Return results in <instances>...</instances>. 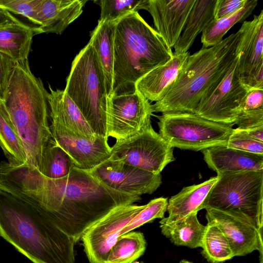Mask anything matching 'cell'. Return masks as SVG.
I'll return each mask as SVG.
<instances>
[{
    "label": "cell",
    "mask_w": 263,
    "mask_h": 263,
    "mask_svg": "<svg viewBox=\"0 0 263 263\" xmlns=\"http://www.w3.org/2000/svg\"><path fill=\"white\" fill-rule=\"evenodd\" d=\"M217 180V176L213 177L199 184L184 187L172 196L167 206L168 216L163 217L160 224L172 223L203 209L204 200Z\"/></svg>",
    "instance_id": "22"
},
{
    "label": "cell",
    "mask_w": 263,
    "mask_h": 263,
    "mask_svg": "<svg viewBox=\"0 0 263 263\" xmlns=\"http://www.w3.org/2000/svg\"><path fill=\"white\" fill-rule=\"evenodd\" d=\"M22 21L14 17L7 10L0 7V27L13 23H22Z\"/></svg>",
    "instance_id": "40"
},
{
    "label": "cell",
    "mask_w": 263,
    "mask_h": 263,
    "mask_svg": "<svg viewBox=\"0 0 263 263\" xmlns=\"http://www.w3.org/2000/svg\"><path fill=\"white\" fill-rule=\"evenodd\" d=\"M237 48L239 79L249 89H263V10L251 21H245L239 29Z\"/></svg>",
    "instance_id": "13"
},
{
    "label": "cell",
    "mask_w": 263,
    "mask_h": 263,
    "mask_svg": "<svg viewBox=\"0 0 263 263\" xmlns=\"http://www.w3.org/2000/svg\"><path fill=\"white\" fill-rule=\"evenodd\" d=\"M137 263H143V262H137Z\"/></svg>",
    "instance_id": "43"
},
{
    "label": "cell",
    "mask_w": 263,
    "mask_h": 263,
    "mask_svg": "<svg viewBox=\"0 0 263 263\" xmlns=\"http://www.w3.org/2000/svg\"><path fill=\"white\" fill-rule=\"evenodd\" d=\"M0 236L33 263H74V240L41 210L2 190Z\"/></svg>",
    "instance_id": "2"
},
{
    "label": "cell",
    "mask_w": 263,
    "mask_h": 263,
    "mask_svg": "<svg viewBox=\"0 0 263 263\" xmlns=\"http://www.w3.org/2000/svg\"><path fill=\"white\" fill-rule=\"evenodd\" d=\"M50 128L54 142L80 169L90 170L111 155V147L106 137L98 135L95 138H88L52 125Z\"/></svg>",
    "instance_id": "15"
},
{
    "label": "cell",
    "mask_w": 263,
    "mask_h": 263,
    "mask_svg": "<svg viewBox=\"0 0 263 263\" xmlns=\"http://www.w3.org/2000/svg\"><path fill=\"white\" fill-rule=\"evenodd\" d=\"M145 206L130 204L117 207L84 233L81 238L90 263H106L122 230Z\"/></svg>",
    "instance_id": "12"
},
{
    "label": "cell",
    "mask_w": 263,
    "mask_h": 263,
    "mask_svg": "<svg viewBox=\"0 0 263 263\" xmlns=\"http://www.w3.org/2000/svg\"><path fill=\"white\" fill-rule=\"evenodd\" d=\"M173 55L172 48L138 12L115 22L111 96L133 93L142 77Z\"/></svg>",
    "instance_id": "3"
},
{
    "label": "cell",
    "mask_w": 263,
    "mask_h": 263,
    "mask_svg": "<svg viewBox=\"0 0 263 263\" xmlns=\"http://www.w3.org/2000/svg\"><path fill=\"white\" fill-rule=\"evenodd\" d=\"M64 90L95 134L108 139L106 124L109 99L103 70L89 43L73 60Z\"/></svg>",
    "instance_id": "6"
},
{
    "label": "cell",
    "mask_w": 263,
    "mask_h": 263,
    "mask_svg": "<svg viewBox=\"0 0 263 263\" xmlns=\"http://www.w3.org/2000/svg\"><path fill=\"white\" fill-rule=\"evenodd\" d=\"M257 3V0H246L244 6L236 12L212 20L202 32V47L209 48L221 42L224 35L234 25L245 21L252 14Z\"/></svg>",
    "instance_id": "28"
},
{
    "label": "cell",
    "mask_w": 263,
    "mask_h": 263,
    "mask_svg": "<svg viewBox=\"0 0 263 263\" xmlns=\"http://www.w3.org/2000/svg\"><path fill=\"white\" fill-rule=\"evenodd\" d=\"M179 263H193V262H190L187 260H182L179 262Z\"/></svg>",
    "instance_id": "42"
},
{
    "label": "cell",
    "mask_w": 263,
    "mask_h": 263,
    "mask_svg": "<svg viewBox=\"0 0 263 263\" xmlns=\"http://www.w3.org/2000/svg\"><path fill=\"white\" fill-rule=\"evenodd\" d=\"M208 166L217 174L226 172L263 171V155L217 146L201 151Z\"/></svg>",
    "instance_id": "19"
},
{
    "label": "cell",
    "mask_w": 263,
    "mask_h": 263,
    "mask_svg": "<svg viewBox=\"0 0 263 263\" xmlns=\"http://www.w3.org/2000/svg\"><path fill=\"white\" fill-rule=\"evenodd\" d=\"M201 248L202 254L211 263H220L233 258L229 242L221 230L216 226H205Z\"/></svg>",
    "instance_id": "31"
},
{
    "label": "cell",
    "mask_w": 263,
    "mask_h": 263,
    "mask_svg": "<svg viewBox=\"0 0 263 263\" xmlns=\"http://www.w3.org/2000/svg\"><path fill=\"white\" fill-rule=\"evenodd\" d=\"M110 159L155 174L175 160L174 147L156 132L150 124L139 133L116 140L111 147Z\"/></svg>",
    "instance_id": "9"
},
{
    "label": "cell",
    "mask_w": 263,
    "mask_h": 263,
    "mask_svg": "<svg viewBox=\"0 0 263 263\" xmlns=\"http://www.w3.org/2000/svg\"><path fill=\"white\" fill-rule=\"evenodd\" d=\"M246 0H217L215 18L218 19L230 15L241 8Z\"/></svg>",
    "instance_id": "38"
},
{
    "label": "cell",
    "mask_w": 263,
    "mask_h": 263,
    "mask_svg": "<svg viewBox=\"0 0 263 263\" xmlns=\"http://www.w3.org/2000/svg\"><path fill=\"white\" fill-rule=\"evenodd\" d=\"M165 64L151 70L136 84V88L148 100L158 102L161 100L174 82L190 54L188 51L175 54Z\"/></svg>",
    "instance_id": "21"
},
{
    "label": "cell",
    "mask_w": 263,
    "mask_h": 263,
    "mask_svg": "<svg viewBox=\"0 0 263 263\" xmlns=\"http://www.w3.org/2000/svg\"><path fill=\"white\" fill-rule=\"evenodd\" d=\"M167 199L160 197L151 200L122 230L120 235L127 233L156 218L164 217L167 211Z\"/></svg>",
    "instance_id": "33"
},
{
    "label": "cell",
    "mask_w": 263,
    "mask_h": 263,
    "mask_svg": "<svg viewBox=\"0 0 263 263\" xmlns=\"http://www.w3.org/2000/svg\"><path fill=\"white\" fill-rule=\"evenodd\" d=\"M106 186L115 191L140 196L153 193L161 184V176L109 158L87 171Z\"/></svg>",
    "instance_id": "14"
},
{
    "label": "cell",
    "mask_w": 263,
    "mask_h": 263,
    "mask_svg": "<svg viewBox=\"0 0 263 263\" xmlns=\"http://www.w3.org/2000/svg\"><path fill=\"white\" fill-rule=\"evenodd\" d=\"M16 62L9 56L0 52V101L4 103L10 78Z\"/></svg>",
    "instance_id": "36"
},
{
    "label": "cell",
    "mask_w": 263,
    "mask_h": 263,
    "mask_svg": "<svg viewBox=\"0 0 263 263\" xmlns=\"http://www.w3.org/2000/svg\"><path fill=\"white\" fill-rule=\"evenodd\" d=\"M115 23L99 20L90 33L89 42L103 70L109 98L112 95L113 85Z\"/></svg>",
    "instance_id": "24"
},
{
    "label": "cell",
    "mask_w": 263,
    "mask_h": 263,
    "mask_svg": "<svg viewBox=\"0 0 263 263\" xmlns=\"http://www.w3.org/2000/svg\"><path fill=\"white\" fill-rule=\"evenodd\" d=\"M194 1L148 0L146 10L153 17L155 30L171 48L178 40Z\"/></svg>",
    "instance_id": "17"
},
{
    "label": "cell",
    "mask_w": 263,
    "mask_h": 263,
    "mask_svg": "<svg viewBox=\"0 0 263 263\" xmlns=\"http://www.w3.org/2000/svg\"><path fill=\"white\" fill-rule=\"evenodd\" d=\"M203 204L239 217L262 233L263 171L217 174Z\"/></svg>",
    "instance_id": "7"
},
{
    "label": "cell",
    "mask_w": 263,
    "mask_h": 263,
    "mask_svg": "<svg viewBox=\"0 0 263 263\" xmlns=\"http://www.w3.org/2000/svg\"><path fill=\"white\" fill-rule=\"evenodd\" d=\"M235 124L242 130H249L263 126V109L242 110Z\"/></svg>",
    "instance_id": "37"
},
{
    "label": "cell",
    "mask_w": 263,
    "mask_h": 263,
    "mask_svg": "<svg viewBox=\"0 0 263 263\" xmlns=\"http://www.w3.org/2000/svg\"><path fill=\"white\" fill-rule=\"evenodd\" d=\"M86 1L43 0L37 15L42 33L61 34L83 12Z\"/></svg>",
    "instance_id": "20"
},
{
    "label": "cell",
    "mask_w": 263,
    "mask_h": 263,
    "mask_svg": "<svg viewBox=\"0 0 263 263\" xmlns=\"http://www.w3.org/2000/svg\"><path fill=\"white\" fill-rule=\"evenodd\" d=\"M160 135L172 147L195 151L226 146L231 126L204 119L195 114L163 113L157 116Z\"/></svg>",
    "instance_id": "8"
},
{
    "label": "cell",
    "mask_w": 263,
    "mask_h": 263,
    "mask_svg": "<svg viewBox=\"0 0 263 263\" xmlns=\"http://www.w3.org/2000/svg\"><path fill=\"white\" fill-rule=\"evenodd\" d=\"M197 213L168 224H160L161 233L175 245L201 247L206 226L199 221Z\"/></svg>",
    "instance_id": "26"
},
{
    "label": "cell",
    "mask_w": 263,
    "mask_h": 263,
    "mask_svg": "<svg viewBox=\"0 0 263 263\" xmlns=\"http://www.w3.org/2000/svg\"><path fill=\"white\" fill-rule=\"evenodd\" d=\"M0 190L41 210L75 242L114 209L141 199L106 186L76 166L65 177L54 179L28 164L14 166L6 161L0 163Z\"/></svg>",
    "instance_id": "1"
},
{
    "label": "cell",
    "mask_w": 263,
    "mask_h": 263,
    "mask_svg": "<svg viewBox=\"0 0 263 263\" xmlns=\"http://www.w3.org/2000/svg\"><path fill=\"white\" fill-rule=\"evenodd\" d=\"M42 33L37 26L24 23H13L0 27V52L15 62L28 59L33 37Z\"/></svg>",
    "instance_id": "23"
},
{
    "label": "cell",
    "mask_w": 263,
    "mask_h": 263,
    "mask_svg": "<svg viewBox=\"0 0 263 263\" xmlns=\"http://www.w3.org/2000/svg\"><path fill=\"white\" fill-rule=\"evenodd\" d=\"M75 166L69 155L52 139L44 148L38 171L50 179L67 176Z\"/></svg>",
    "instance_id": "29"
},
{
    "label": "cell",
    "mask_w": 263,
    "mask_h": 263,
    "mask_svg": "<svg viewBox=\"0 0 263 263\" xmlns=\"http://www.w3.org/2000/svg\"><path fill=\"white\" fill-rule=\"evenodd\" d=\"M238 59L237 52L235 60L222 79L201 98L195 114L204 119L231 127L235 124L249 91L240 80L237 66Z\"/></svg>",
    "instance_id": "10"
},
{
    "label": "cell",
    "mask_w": 263,
    "mask_h": 263,
    "mask_svg": "<svg viewBox=\"0 0 263 263\" xmlns=\"http://www.w3.org/2000/svg\"><path fill=\"white\" fill-rule=\"evenodd\" d=\"M48 92L32 72L28 59L16 63L3 103L22 141L27 164L39 169L52 139L48 117Z\"/></svg>",
    "instance_id": "5"
},
{
    "label": "cell",
    "mask_w": 263,
    "mask_h": 263,
    "mask_svg": "<svg viewBox=\"0 0 263 263\" xmlns=\"http://www.w3.org/2000/svg\"><path fill=\"white\" fill-rule=\"evenodd\" d=\"M107 113V137L125 140L151 124L153 110L149 101L137 89L133 93L112 96Z\"/></svg>",
    "instance_id": "11"
},
{
    "label": "cell",
    "mask_w": 263,
    "mask_h": 263,
    "mask_svg": "<svg viewBox=\"0 0 263 263\" xmlns=\"http://www.w3.org/2000/svg\"><path fill=\"white\" fill-rule=\"evenodd\" d=\"M0 147L10 164L19 166L27 164L22 141L4 103L1 101Z\"/></svg>",
    "instance_id": "27"
},
{
    "label": "cell",
    "mask_w": 263,
    "mask_h": 263,
    "mask_svg": "<svg viewBox=\"0 0 263 263\" xmlns=\"http://www.w3.org/2000/svg\"><path fill=\"white\" fill-rule=\"evenodd\" d=\"M49 88L47 100L51 125L88 138L96 137L98 135L64 90H53L50 85Z\"/></svg>",
    "instance_id": "18"
},
{
    "label": "cell",
    "mask_w": 263,
    "mask_h": 263,
    "mask_svg": "<svg viewBox=\"0 0 263 263\" xmlns=\"http://www.w3.org/2000/svg\"><path fill=\"white\" fill-rule=\"evenodd\" d=\"M148 0H97L101 8V21L115 22L128 14L146 10Z\"/></svg>",
    "instance_id": "32"
},
{
    "label": "cell",
    "mask_w": 263,
    "mask_h": 263,
    "mask_svg": "<svg viewBox=\"0 0 263 263\" xmlns=\"http://www.w3.org/2000/svg\"><path fill=\"white\" fill-rule=\"evenodd\" d=\"M226 146L249 153L263 155V142L257 141L244 130L233 129Z\"/></svg>",
    "instance_id": "35"
},
{
    "label": "cell",
    "mask_w": 263,
    "mask_h": 263,
    "mask_svg": "<svg viewBox=\"0 0 263 263\" xmlns=\"http://www.w3.org/2000/svg\"><path fill=\"white\" fill-rule=\"evenodd\" d=\"M217 0H195L182 33L174 47L175 54L188 52L197 36L215 18Z\"/></svg>",
    "instance_id": "25"
},
{
    "label": "cell",
    "mask_w": 263,
    "mask_h": 263,
    "mask_svg": "<svg viewBox=\"0 0 263 263\" xmlns=\"http://www.w3.org/2000/svg\"><path fill=\"white\" fill-rule=\"evenodd\" d=\"M258 109H263V89H250L246 96L241 111Z\"/></svg>",
    "instance_id": "39"
},
{
    "label": "cell",
    "mask_w": 263,
    "mask_h": 263,
    "mask_svg": "<svg viewBox=\"0 0 263 263\" xmlns=\"http://www.w3.org/2000/svg\"><path fill=\"white\" fill-rule=\"evenodd\" d=\"M245 131L252 138L263 142V126L250 129Z\"/></svg>",
    "instance_id": "41"
},
{
    "label": "cell",
    "mask_w": 263,
    "mask_h": 263,
    "mask_svg": "<svg viewBox=\"0 0 263 263\" xmlns=\"http://www.w3.org/2000/svg\"><path fill=\"white\" fill-rule=\"evenodd\" d=\"M146 246L144 236L140 232L121 235L111 248L106 263H133L143 254Z\"/></svg>",
    "instance_id": "30"
},
{
    "label": "cell",
    "mask_w": 263,
    "mask_h": 263,
    "mask_svg": "<svg viewBox=\"0 0 263 263\" xmlns=\"http://www.w3.org/2000/svg\"><path fill=\"white\" fill-rule=\"evenodd\" d=\"M239 29L218 44L190 54L177 78L153 112L195 114L201 98L222 79L237 55Z\"/></svg>",
    "instance_id": "4"
},
{
    "label": "cell",
    "mask_w": 263,
    "mask_h": 263,
    "mask_svg": "<svg viewBox=\"0 0 263 263\" xmlns=\"http://www.w3.org/2000/svg\"><path fill=\"white\" fill-rule=\"evenodd\" d=\"M43 0H0V7L21 15L37 25V15Z\"/></svg>",
    "instance_id": "34"
},
{
    "label": "cell",
    "mask_w": 263,
    "mask_h": 263,
    "mask_svg": "<svg viewBox=\"0 0 263 263\" xmlns=\"http://www.w3.org/2000/svg\"><path fill=\"white\" fill-rule=\"evenodd\" d=\"M208 223L217 227L227 238L233 256H245L254 251L263 258L262 233L250 223L229 213L205 209Z\"/></svg>",
    "instance_id": "16"
}]
</instances>
